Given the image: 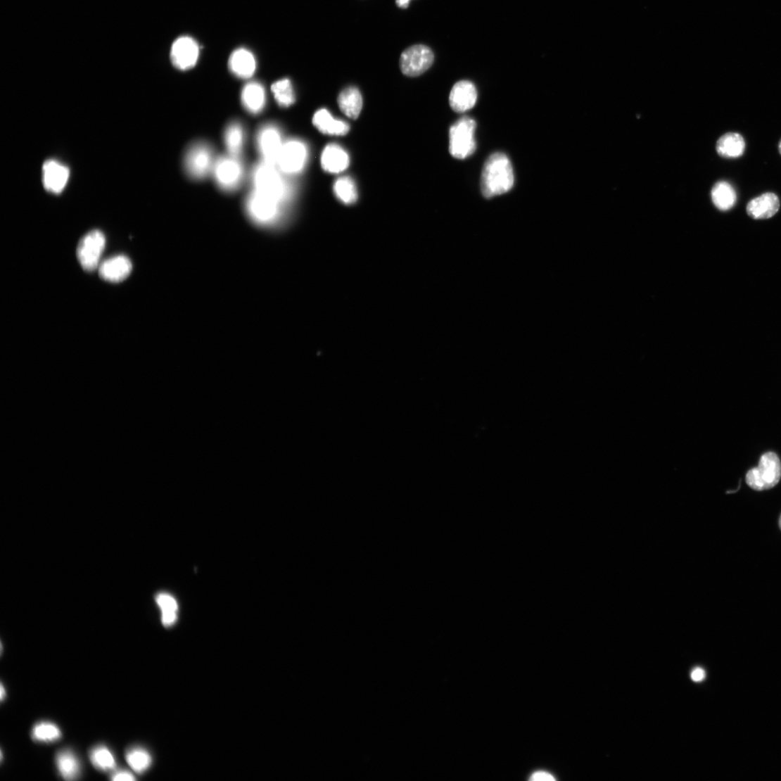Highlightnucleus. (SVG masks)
I'll list each match as a JSON object with an SVG mask.
<instances>
[{"label": "nucleus", "mask_w": 781, "mask_h": 781, "mask_svg": "<svg viewBox=\"0 0 781 781\" xmlns=\"http://www.w3.org/2000/svg\"><path fill=\"white\" fill-rule=\"evenodd\" d=\"M514 175L508 156L495 153L485 162L481 175V191L485 198L503 195L512 190Z\"/></svg>", "instance_id": "obj_1"}, {"label": "nucleus", "mask_w": 781, "mask_h": 781, "mask_svg": "<svg viewBox=\"0 0 781 781\" xmlns=\"http://www.w3.org/2000/svg\"><path fill=\"white\" fill-rule=\"evenodd\" d=\"M276 167L264 162L255 168L253 191L275 203L288 217L291 193Z\"/></svg>", "instance_id": "obj_2"}, {"label": "nucleus", "mask_w": 781, "mask_h": 781, "mask_svg": "<svg viewBox=\"0 0 781 781\" xmlns=\"http://www.w3.org/2000/svg\"><path fill=\"white\" fill-rule=\"evenodd\" d=\"M476 121L469 117L458 120L450 129V152L453 158L464 160L476 149Z\"/></svg>", "instance_id": "obj_3"}, {"label": "nucleus", "mask_w": 781, "mask_h": 781, "mask_svg": "<svg viewBox=\"0 0 781 781\" xmlns=\"http://www.w3.org/2000/svg\"><path fill=\"white\" fill-rule=\"evenodd\" d=\"M781 478V463L774 452L764 454L757 467L751 469L746 481L748 485L755 490H765L775 487Z\"/></svg>", "instance_id": "obj_4"}, {"label": "nucleus", "mask_w": 781, "mask_h": 781, "mask_svg": "<svg viewBox=\"0 0 781 781\" xmlns=\"http://www.w3.org/2000/svg\"><path fill=\"white\" fill-rule=\"evenodd\" d=\"M106 245V236L99 230L91 231L81 240L77 248V258L85 271L91 272L99 269Z\"/></svg>", "instance_id": "obj_5"}, {"label": "nucleus", "mask_w": 781, "mask_h": 781, "mask_svg": "<svg viewBox=\"0 0 781 781\" xmlns=\"http://www.w3.org/2000/svg\"><path fill=\"white\" fill-rule=\"evenodd\" d=\"M215 163L213 151L205 143H196L186 153V170L193 179H201L205 177L213 170Z\"/></svg>", "instance_id": "obj_6"}, {"label": "nucleus", "mask_w": 781, "mask_h": 781, "mask_svg": "<svg viewBox=\"0 0 781 781\" xmlns=\"http://www.w3.org/2000/svg\"><path fill=\"white\" fill-rule=\"evenodd\" d=\"M433 61V51L428 46L414 45L402 52L400 57L401 70L409 77L419 76L431 67Z\"/></svg>", "instance_id": "obj_7"}, {"label": "nucleus", "mask_w": 781, "mask_h": 781, "mask_svg": "<svg viewBox=\"0 0 781 781\" xmlns=\"http://www.w3.org/2000/svg\"><path fill=\"white\" fill-rule=\"evenodd\" d=\"M213 172L218 186L225 191L236 190L243 177V169L236 156H222L214 165Z\"/></svg>", "instance_id": "obj_8"}, {"label": "nucleus", "mask_w": 781, "mask_h": 781, "mask_svg": "<svg viewBox=\"0 0 781 781\" xmlns=\"http://www.w3.org/2000/svg\"><path fill=\"white\" fill-rule=\"evenodd\" d=\"M284 143L279 129L273 125L260 128L257 135V146L264 162L277 165Z\"/></svg>", "instance_id": "obj_9"}, {"label": "nucleus", "mask_w": 781, "mask_h": 781, "mask_svg": "<svg viewBox=\"0 0 781 781\" xmlns=\"http://www.w3.org/2000/svg\"><path fill=\"white\" fill-rule=\"evenodd\" d=\"M307 158L305 146L298 141H290L283 144L277 166L286 174H295L304 167Z\"/></svg>", "instance_id": "obj_10"}, {"label": "nucleus", "mask_w": 781, "mask_h": 781, "mask_svg": "<svg viewBox=\"0 0 781 781\" xmlns=\"http://www.w3.org/2000/svg\"><path fill=\"white\" fill-rule=\"evenodd\" d=\"M199 57V46L189 37H182L173 43L170 51L172 64L178 69L186 70L194 67Z\"/></svg>", "instance_id": "obj_11"}, {"label": "nucleus", "mask_w": 781, "mask_h": 781, "mask_svg": "<svg viewBox=\"0 0 781 781\" xmlns=\"http://www.w3.org/2000/svg\"><path fill=\"white\" fill-rule=\"evenodd\" d=\"M70 178V170L65 165L55 160H46L42 166V182L48 192L61 193Z\"/></svg>", "instance_id": "obj_12"}, {"label": "nucleus", "mask_w": 781, "mask_h": 781, "mask_svg": "<svg viewBox=\"0 0 781 781\" xmlns=\"http://www.w3.org/2000/svg\"><path fill=\"white\" fill-rule=\"evenodd\" d=\"M133 265L125 255H118L104 260L99 267L101 279L112 283H118L127 279L132 273Z\"/></svg>", "instance_id": "obj_13"}, {"label": "nucleus", "mask_w": 781, "mask_h": 781, "mask_svg": "<svg viewBox=\"0 0 781 781\" xmlns=\"http://www.w3.org/2000/svg\"><path fill=\"white\" fill-rule=\"evenodd\" d=\"M478 91L476 86L469 81L457 82L452 88L450 103L452 110L458 113L470 110L476 106Z\"/></svg>", "instance_id": "obj_14"}, {"label": "nucleus", "mask_w": 781, "mask_h": 781, "mask_svg": "<svg viewBox=\"0 0 781 781\" xmlns=\"http://www.w3.org/2000/svg\"><path fill=\"white\" fill-rule=\"evenodd\" d=\"M780 200L773 193H766L751 200L747 205L748 215L754 220H768L780 210Z\"/></svg>", "instance_id": "obj_15"}, {"label": "nucleus", "mask_w": 781, "mask_h": 781, "mask_svg": "<svg viewBox=\"0 0 781 781\" xmlns=\"http://www.w3.org/2000/svg\"><path fill=\"white\" fill-rule=\"evenodd\" d=\"M348 153L340 146L331 144L327 146L322 155V168L329 173H340L349 166Z\"/></svg>", "instance_id": "obj_16"}, {"label": "nucleus", "mask_w": 781, "mask_h": 781, "mask_svg": "<svg viewBox=\"0 0 781 781\" xmlns=\"http://www.w3.org/2000/svg\"><path fill=\"white\" fill-rule=\"evenodd\" d=\"M229 67L231 72L241 78H249L255 72L256 61L251 52L246 49H239L233 52Z\"/></svg>", "instance_id": "obj_17"}, {"label": "nucleus", "mask_w": 781, "mask_h": 781, "mask_svg": "<svg viewBox=\"0 0 781 781\" xmlns=\"http://www.w3.org/2000/svg\"><path fill=\"white\" fill-rule=\"evenodd\" d=\"M746 148L743 136L738 133H727L722 136L716 144L717 153L722 158L736 159L742 156Z\"/></svg>", "instance_id": "obj_18"}, {"label": "nucleus", "mask_w": 781, "mask_h": 781, "mask_svg": "<svg viewBox=\"0 0 781 781\" xmlns=\"http://www.w3.org/2000/svg\"><path fill=\"white\" fill-rule=\"evenodd\" d=\"M312 123L324 134L332 136H344L350 130V126L346 122L333 118L326 110L318 111L312 118Z\"/></svg>", "instance_id": "obj_19"}, {"label": "nucleus", "mask_w": 781, "mask_h": 781, "mask_svg": "<svg viewBox=\"0 0 781 781\" xmlns=\"http://www.w3.org/2000/svg\"><path fill=\"white\" fill-rule=\"evenodd\" d=\"M242 101L245 108L253 114L262 111L266 103V94L264 87L258 83L248 84L242 92Z\"/></svg>", "instance_id": "obj_20"}, {"label": "nucleus", "mask_w": 781, "mask_h": 781, "mask_svg": "<svg viewBox=\"0 0 781 781\" xmlns=\"http://www.w3.org/2000/svg\"><path fill=\"white\" fill-rule=\"evenodd\" d=\"M714 205L721 211L731 210L736 204L737 195L734 187L726 181H720L711 191Z\"/></svg>", "instance_id": "obj_21"}, {"label": "nucleus", "mask_w": 781, "mask_h": 781, "mask_svg": "<svg viewBox=\"0 0 781 781\" xmlns=\"http://www.w3.org/2000/svg\"><path fill=\"white\" fill-rule=\"evenodd\" d=\"M338 104L341 111L348 118L356 120L362 110V98L359 90L354 87L345 89L338 96Z\"/></svg>", "instance_id": "obj_22"}, {"label": "nucleus", "mask_w": 781, "mask_h": 781, "mask_svg": "<svg viewBox=\"0 0 781 781\" xmlns=\"http://www.w3.org/2000/svg\"><path fill=\"white\" fill-rule=\"evenodd\" d=\"M56 764L60 774L65 780H75L80 775V763L70 750H63L58 754Z\"/></svg>", "instance_id": "obj_23"}, {"label": "nucleus", "mask_w": 781, "mask_h": 781, "mask_svg": "<svg viewBox=\"0 0 781 781\" xmlns=\"http://www.w3.org/2000/svg\"><path fill=\"white\" fill-rule=\"evenodd\" d=\"M224 141L229 155L236 156L241 153L244 143V130L239 122H232L226 129Z\"/></svg>", "instance_id": "obj_24"}, {"label": "nucleus", "mask_w": 781, "mask_h": 781, "mask_svg": "<svg viewBox=\"0 0 781 781\" xmlns=\"http://www.w3.org/2000/svg\"><path fill=\"white\" fill-rule=\"evenodd\" d=\"M156 603L162 610V621L165 626L170 627L177 618V603L172 595L167 593H160L155 597Z\"/></svg>", "instance_id": "obj_25"}, {"label": "nucleus", "mask_w": 781, "mask_h": 781, "mask_svg": "<svg viewBox=\"0 0 781 781\" xmlns=\"http://www.w3.org/2000/svg\"><path fill=\"white\" fill-rule=\"evenodd\" d=\"M336 196L345 204H353L357 200V191L354 181L349 177L338 179L334 186Z\"/></svg>", "instance_id": "obj_26"}, {"label": "nucleus", "mask_w": 781, "mask_h": 781, "mask_svg": "<svg viewBox=\"0 0 781 781\" xmlns=\"http://www.w3.org/2000/svg\"><path fill=\"white\" fill-rule=\"evenodd\" d=\"M128 765L135 772L142 773L145 772L151 764L150 754L142 748H132L127 750L125 756Z\"/></svg>", "instance_id": "obj_27"}, {"label": "nucleus", "mask_w": 781, "mask_h": 781, "mask_svg": "<svg viewBox=\"0 0 781 781\" xmlns=\"http://www.w3.org/2000/svg\"><path fill=\"white\" fill-rule=\"evenodd\" d=\"M90 759L94 767L103 771L111 770L116 766L114 755L108 747L103 746L94 748L90 753Z\"/></svg>", "instance_id": "obj_28"}, {"label": "nucleus", "mask_w": 781, "mask_h": 781, "mask_svg": "<svg viewBox=\"0 0 781 781\" xmlns=\"http://www.w3.org/2000/svg\"><path fill=\"white\" fill-rule=\"evenodd\" d=\"M272 90L280 106L289 108L295 103V93L289 80H282L277 82L272 85Z\"/></svg>", "instance_id": "obj_29"}, {"label": "nucleus", "mask_w": 781, "mask_h": 781, "mask_svg": "<svg viewBox=\"0 0 781 781\" xmlns=\"http://www.w3.org/2000/svg\"><path fill=\"white\" fill-rule=\"evenodd\" d=\"M32 737L34 740L40 742H52L61 739L62 733L60 728L54 723L42 722L33 728Z\"/></svg>", "instance_id": "obj_30"}, {"label": "nucleus", "mask_w": 781, "mask_h": 781, "mask_svg": "<svg viewBox=\"0 0 781 781\" xmlns=\"http://www.w3.org/2000/svg\"><path fill=\"white\" fill-rule=\"evenodd\" d=\"M555 780L552 774L545 771H537L531 777V780L533 781H553Z\"/></svg>", "instance_id": "obj_31"}, {"label": "nucleus", "mask_w": 781, "mask_h": 781, "mask_svg": "<svg viewBox=\"0 0 781 781\" xmlns=\"http://www.w3.org/2000/svg\"><path fill=\"white\" fill-rule=\"evenodd\" d=\"M112 780H113L115 781H122V780L130 781V780H135L136 778L133 775V774H132V773H130L127 771H125V770L122 771L121 770V771H118V772L115 773L113 775Z\"/></svg>", "instance_id": "obj_32"}, {"label": "nucleus", "mask_w": 781, "mask_h": 781, "mask_svg": "<svg viewBox=\"0 0 781 781\" xmlns=\"http://www.w3.org/2000/svg\"><path fill=\"white\" fill-rule=\"evenodd\" d=\"M706 675V674L704 669L697 667L692 671L691 673V678L695 682H700L705 680Z\"/></svg>", "instance_id": "obj_33"}, {"label": "nucleus", "mask_w": 781, "mask_h": 781, "mask_svg": "<svg viewBox=\"0 0 781 781\" xmlns=\"http://www.w3.org/2000/svg\"><path fill=\"white\" fill-rule=\"evenodd\" d=\"M410 0H396L397 5L401 8H407Z\"/></svg>", "instance_id": "obj_34"}, {"label": "nucleus", "mask_w": 781, "mask_h": 781, "mask_svg": "<svg viewBox=\"0 0 781 781\" xmlns=\"http://www.w3.org/2000/svg\"><path fill=\"white\" fill-rule=\"evenodd\" d=\"M0 690H1V695L0 696H1V699L4 700L6 695V692L3 684L1 685V689H0Z\"/></svg>", "instance_id": "obj_35"}, {"label": "nucleus", "mask_w": 781, "mask_h": 781, "mask_svg": "<svg viewBox=\"0 0 781 781\" xmlns=\"http://www.w3.org/2000/svg\"><path fill=\"white\" fill-rule=\"evenodd\" d=\"M778 151H779L780 154L781 155V139H780V140L779 141V144H778Z\"/></svg>", "instance_id": "obj_36"}, {"label": "nucleus", "mask_w": 781, "mask_h": 781, "mask_svg": "<svg viewBox=\"0 0 781 781\" xmlns=\"http://www.w3.org/2000/svg\"><path fill=\"white\" fill-rule=\"evenodd\" d=\"M779 526H780V528L781 530V516H780V520H779Z\"/></svg>", "instance_id": "obj_37"}]
</instances>
